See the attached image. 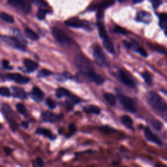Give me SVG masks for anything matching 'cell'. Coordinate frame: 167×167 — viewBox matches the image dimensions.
Instances as JSON below:
<instances>
[{
	"label": "cell",
	"instance_id": "47",
	"mask_svg": "<svg viewBox=\"0 0 167 167\" xmlns=\"http://www.w3.org/2000/svg\"><path fill=\"white\" fill-rule=\"evenodd\" d=\"M161 91L164 94H165L166 95H167V90H162Z\"/></svg>",
	"mask_w": 167,
	"mask_h": 167
},
{
	"label": "cell",
	"instance_id": "37",
	"mask_svg": "<svg viewBox=\"0 0 167 167\" xmlns=\"http://www.w3.org/2000/svg\"><path fill=\"white\" fill-rule=\"evenodd\" d=\"M114 32L121 35H125L127 33V31L124 28L120 27V26H116L114 29Z\"/></svg>",
	"mask_w": 167,
	"mask_h": 167
},
{
	"label": "cell",
	"instance_id": "18",
	"mask_svg": "<svg viewBox=\"0 0 167 167\" xmlns=\"http://www.w3.org/2000/svg\"><path fill=\"white\" fill-rule=\"evenodd\" d=\"M13 91V97L20 99H25L26 98V94L25 91L20 87H12Z\"/></svg>",
	"mask_w": 167,
	"mask_h": 167
},
{
	"label": "cell",
	"instance_id": "31",
	"mask_svg": "<svg viewBox=\"0 0 167 167\" xmlns=\"http://www.w3.org/2000/svg\"><path fill=\"white\" fill-rule=\"evenodd\" d=\"M16 110L19 113H20L22 115H26L27 114V109H26V107L22 103H18L16 104Z\"/></svg>",
	"mask_w": 167,
	"mask_h": 167
},
{
	"label": "cell",
	"instance_id": "28",
	"mask_svg": "<svg viewBox=\"0 0 167 167\" xmlns=\"http://www.w3.org/2000/svg\"><path fill=\"white\" fill-rule=\"evenodd\" d=\"M0 19L9 23H12L14 22V17L5 12H2L0 14Z\"/></svg>",
	"mask_w": 167,
	"mask_h": 167
},
{
	"label": "cell",
	"instance_id": "41",
	"mask_svg": "<svg viewBox=\"0 0 167 167\" xmlns=\"http://www.w3.org/2000/svg\"><path fill=\"white\" fill-rule=\"evenodd\" d=\"M69 129H70V132H71V133L69 134V137H71V135H72L73 134H74V132L76 131V127H75V125H74V124L70 125Z\"/></svg>",
	"mask_w": 167,
	"mask_h": 167
},
{
	"label": "cell",
	"instance_id": "38",
	"mask_svg": "<svg viewBox=\"0 0 167 167\" xmlns=\"http://www.w3.org/2000/svg\"><path fill=\"white\" fill-rule=\"evenodd\" d=\"M152 6L154 9H157L162 3V0H151Z\"/></svg>",
	"mask_w": 167,
	"mask_h": 167
},
{
	"label": "cell",
	"instance_id": "49",
	"mask_svg": "<svg viewBox=\"0 0 167 167\" xmlns=\"http://www.w3.org/2000/svg\"><path fill=\"white\" fill-rule=\"evenodd\" d=\"M3 129V125L2 124H0V130H2Z\"/></svg>",
	"mask_w": 167,
	"mask_h": 167
},
{
	"label": "cell",
	"instance_id": "22",
	"mask_svg": "<svg viewBox=\"0 0 167 167\" xmlns=\"http://www.w3.org/2000/svg\"><path fill=\"white\" fill-rule=\"evenodd\" d=\"M115 0H103V2H101L98 5V11L104 12L105 9L108 8V7L112 5L114 3Z\"/></svg>",
	"mask_w": 167,
	"mask_h": 167
},
{
	"label": "cell",
	"instance_id": "26",
	"mask_svg": "<svg viewBox=\"0 0 167 167\" xmlns=\"http://www.w3.org/2000/svg\"><path fill=\"white\" fill-rule=\"evenodd\" d=\"M25 34L26 35L28 38L33 41H37L39 39V36L38 35L34 32L33 30L29 28H26L25 29Z\"/></svg>",
	"mask_w": 167,
	"mask_h": 167
},
{
	"label": "cell",
	"instance_id": "14",
	"mask_svg": "<svg viewBox=\"0 0 167 167\" xmlns=\"http://www.w3.org/2000/svg\"><path fill=\"white\" fill-rule=\"evenodd\" d=\"M41 119L43 122L47 123H54L58 120V116L53 112L46 111L41 114Z\"/></svg>",
	"mask_w": 167,
	"mask_h": 167
},
{
	"label": "cell",
	"instance_id": "21",
	"mask_svg": "<svg viewBox=\"0 0 167 167\" xmlns=\"http://www.w3.org/2000/svg\"><path fill=\"white\" fill-rule=\"evenodd\" d=\"M24 65L26 68L29 71H34L38 68V64L33 60H31L29 59H26L24 60Z\"/></svg>",
	"mask_w": 167,
	"mask_h": 167
},
{
	"label": "cell",
	"instance_id": "39",
	"mask_svg": "<svg viewBox=\"0 0 167 167\" xmlns=\"http://www.w3.org/2000/svg\"><path fill=\"white\" fill-rule=\"evenodd\" d=\"M36 162L39 167H44L45 165V162L41 157H37L36 159Z\"/></svg>",
	"mask_w": 167,
	"mask_h": 167
},
{
	"label": "cell",
	"instance_id": "7",
	"mask_svg": "<svg viewBox=\"0 0 167 167\" xmlns=\"http://www.w3.org/2000/svg\"><path fill=\"white\" fill-rule=\"evenodd\" d=\"M94 56L98 64L101 65H107V60L101 48L98 45H95L93 46Z\"/></svg>",
	"mask_w": 167,
	"mask_h": 167
},
{
	"label": "cell",
	"instance_id": "27",
	"mask_svg": "<svg viewBox=\"0 0 167 167\" xmlns=\"http://www.w3.org/2000/svg\"><path fill=\"white\" fill-rule=\"evenodd\" d=\"M148 46H150V48L152 50H155L157 52H159V53H161V54H166V51L165 48H164L161 45H155H155L154 44H150V45H149Z\"/></svg>",
	"mask_w": 167,
	"mask_h": 167
},
{
	"label": "cell",
	"instance_id": "11",
	"mask_svg": "<svg viewBox=\"0 0 167 167\" xmlns=\"http://www.w3.org/2000/svg\"><path fill=\"white\" fill-rule=\"evenodd\" d=\"M65 24L74 28H90L89 25L87 22L80 20L78 19H71L65 21Z\"/></svg>",
	"mask_w": 167,
	"mask_h": 167
},
{
	"label": "cell",
	"instance_id": "17",
	"mask_svg": "<svg viewBox=\"0 0 167 167\" xmlns=\"http://www.w3.org/2000/svg\"><path fill=\"white\" fill-rule=\"evenodd\" d=\"M45 94L43 92V91L39 88V87L35 86L32 91V97L36 101H41L43 100Z\"/></svg>",
	"mask_w": 167,
	"mask_h": 167
},
{
	"label": "cell",
	"instance_id": "34",
	"mask_svg": "<svg viewBox=\"0 0 167 167\" xmlns=\"http://www.w3.org/2000/svg\"><path fill=\"white\" fill-rule=\"evenodd\" d=\"M135 51L137 52V53L140 54L142 56L145 57V58H146V57H148V53L146 52V51L144 49V48H142V47H140V46H138L137 47V48H136Z\"/></svg>",
	"mask_w": 167,
	"mask_h": 167
},
{
	"label": "cell",
	"instance_id": "42",
	"mask_svg": "<svg viewBox=\"0 0 167 167\" xmlns=\"http://www.w3.org/2000/svg\"><path fill=\"white\" fill-rule=\"evenodd\" d=\"M12 149H11L10 148H9V147L4 148V152H5V153L7 156L10 155L12 153Z\"/></svg>",
	"mask_w": 167,
	"mask_h": 167
},
{
	"label": "cell",
	"instance_id": "30",
	"mask_svg": "<svg viewBox=\"0 0 167 167\" xmlns=\"http://www.w3.org/2000/svg\"><path fill=\"white\" fill-rule=\"evenodd\" d=\"M142 77L146 83L148 85L152 84V77L151 74L148 71H145L142 73Z\"/></svg>",
	"mask_w": 167,
	"mask_h": 167
},
{
	"label": "cell",
	"instance_id": "1",
	"mask_svg": "<svg viewBox=\"0 0 167 167\" xmlns=\"http://www.w3.org/2000/svg\"><path fill=\"white\" fill-rule=\"evenodd\" d=\"M147 103L167 122V103L156 92L150 91L146 95Z\"/></svg>",
	"mask_w": 167,
	"mask_h": 167
},
{
	"label": "cell",
	"instance_id": "3",
	"mask_svg": "<svg viewBox=\"0 0 167 167\" xmlns=\"http://www.w3.org/2000/svg\"><path fill=\"white\" fill-rule=\"evenodd\" d=\"M99 31V36L103 39V43L104 48L110 52L111 54H114V47L113 43L111 41V39L108 37L107 32L103 23L99 22L98 24Z\"/></svg>",
	"mask_w": 167,
	"mask_h": 167
},
{
	"label": "cell",
	"instance_id": "2",
	"mask_svg": "<svg viewBox=\"0 0 167 167\" xmlns=\"http://www.w3.org/2000/svg\"><path fill=\"white\" fill-rule=\"evenodd\" d=\"M74 62L80 73L89 78L91 74L95 73L93 65L90 60L84 55L79 54L76 56L74 59Z\"/></svg>",
	"mask_w": 167,
	"mask_h": 167
},
{
	"label": "cell",
	"instance_id": "12",
	"mask_svg": "<svg viewBox=\"0 0 167 167\" xmlns=\"http://www.w3.org/2000/svg\"><path fill=\"white\" fill-rule=\"evenodd\" d=\"M7 77L18 84H26L29 81V78L28 77L19 73H9L7 74Z\"/></svg>",
	"mask_w": 167,
	"mask_h": 167
},
{
	"label": "cell",
	"instance_id": "23",
	"mask_svg": "<svg viewBox=\"0 0 167 167\" xmlns=\"http://www.w3.org/2000/svg\"><path fill=\"white\" fill-rule=\"evenodd\" d=\"M90 79H91L92 81L94 82L97 85H101L104 82V78L99 75L97 73H96L95 72L93 73V74H91V77H90Z\"/></svg>",
	"mask_w": 167,
	"mask_h": 167
},
{
	"label": "cell",
	"instance_id": "8",
	"mask_svg": "<svg viewBox=\"0 0 167 167\" xmlns=\"http://www.w3.org/2000/svg\"><path fill=\"white\" fill-rule=\"evenodd\" d=\"M52 35L56 39V40L61 44H68L71 41V39L63 32L62 30H61L58 28H54L52 29Z\"/></svg>",
	"mask_w": 167,
	"mask_h": 167
},
{
	"label": "cell",
	"instance_id": "32",
	"mask_svg": "<svg viewBox=\"0 0 167 167\" xmlns=\"http://www.w3.org/2000/svg\"><path fill=\"white\" fill-rule=\"evenodd\" d=\"M0 95L4 97H10L11 96V91L9 89L6 87H0Z\"/></svg>",
	"mask_w": 167,
	"mask_h": 167
},
{
	"label": "cell",
	"instance_id": "10",
	"mask_svg": "<svg viewBox=\"0 0 167 167\" xmlns=\"http://www.w3.org/2000/svg\"><path fill=\"white\" fill-rule=\"evenodd\" d=\"M144 135L145 138H146L149 142L154 143L159 146H161L162 145V140L158 137L155 133H153L152 131L149 128H148V127H144Z\"/></svg>",
	"mask_w": 167,
	"mask_h": 167
},
{
	"label": "cell",
	"instance_id": "9",
	"mask_svg": "<svg viewBox=\"0 0 167 167\" xmlns=\"http://www.w3.org/2000/svg\"><path fill=\"white\" fill-rule=\"evenodd\" d=\"M0 38L2 39V40L6 43L9 44V45H11V46L14 47L15 48H17L20 50L24 51L26 50V47L23 43L20 42L18 39L15 37H7V36H1Z\"/></svg>",
	"mask_w": 167,
	"mask_h": 167
},
{
	"label": "cell",
	"instance_id": "35",
	"mask_svg": "<svg viewBox=\"0 0 167 167\" xmlns=\"http://www.w3.org/2000/svg\"><path fill=\"white\" fill-rule=\"evenodd\" d=\"M46 13H47L46 11L44 9H39L37 12V17L39 18V19L40 20L45 19Z\"/></svg>",
	"mask_w": 167,
	"mask_h": 167
},
{
	"label": "cell",
	"instance_id": "19",
	"mask_svg": "<svg viewBox=\"0 0 167 167\" xmlns=\"http://www.w3.org/2000/svg\"><path fill=\"white\" fill-rule=\"evenodd\" d=\"M83 111L86 114H95V115H99L101 113V108L96 106V105H87L83 108Z\"/></svg>",
	"mask_w": 167,
	"mask_h": 167
},
{
	"label": "cell",
	"instance_id": "24",
	"mask_svg": "<svg viewBox=\"0 0 167 167\" xmlns=\"http://www.w3.org/2000/svg\"><path fill=\"white\" fill-rule=\"evenodd\" d=\"M56 95L57 97L61 98L63 97H69L71 95V94L70 93V91L67 89L63 88V87H60V88L56 90Z\"/></svg>",
	"mask_w": 167,
	"mask_h": 167
},
{
	"label": "cell",
	"instance_id": "44",
	"mask_svg": "<svg viewBox=\"0 0 167 167\" xmlns=\"http://www.w3.org/2000/svg\"><path fill=\"white\" fill-rule=\"evenodd\" d=\"M155 167H167V165L161 163V162H157L155 165Z\"/></svg>",
	"mask_w": 167,
	"mask_h": 167
},
{
	"label": "cell",
	"instance_id": "40",
	"mask_svg": "<svg viewBox=\"0 0 167 167\" xmlns=\"http://www.w3.org/2000/svg\"><path fill=\"white\" fill-rule=\"evenodd\" d=\"M2 65L3 67L5 69H11V67L9 66V62L6 60H3L2 61Z\"/></svg>",
	"mask_w": 167,
	"mask_h": 167
},
{
	"label": "cell",
	"instance_id": "46",
	"mask_svg": "<svg viewBox=\"0 0 167 167\" xmlns=\"http://www.w3.org/2000/svg\"><path fill=\"white\" fill-rule=\"evenodd\" d=\"M164 33L165 34V36H167V25L165 26V28H164Z\"/></svg>",
	"mask_w": 167,
	"mask_h": 167
},
{
	"label": "cell",
	"instance_id": "48",
	"mask_svg": "<svg viewBox=\"0 0 167 167\" xmlns=\"http://www.w3.org/2000/svg\"><path fill=\"white\" fill-rule=\"evenodd\" d=\"M118 2H124L125 1H127V0H118Z\"/></svg>",
	"mask_w": 167,
	"mask_h": 167
},
{
	"label": "cell",
	"instance_id": "45",
	"mask_svg": "<svg viewBox=\"0 0 167 167\" xmlns=\"http://www.w3.org/2000/svg\"><path fill=\"white\" fill-rule=\"evenodd\" d=\"M133 1L134 4H137V3H140L142 2H143V0H133Z\"/></svg>",
	"mask_w": 167,
	"mask_h": 167
},
{
	"label": "cell",
	"instance_id": "6",
	"mask_svg": "<svg viewBox=\"0 0 167 167\" xmlns=\"http://www.w3.org/2000/svg\"><path fill=\"white\" fill-rule=\"evenodd\" d=\"M8 3L25 14H28L31 11L30 4L26 0H8Z\"/></svg>",
	"mask_w": 167,
	"mask_h": 167
},
{
	"label": "cell",
	"instance_id": "13",
	"mask_svg": "<svg viewBox=\"0 0 167 167\" xmlns=\"http://www.w3.org/2000/svg\"><path fill=\"white\" fill-rule=\"evenodd\" d=\"M118 77H119L121 82L126 86L131 87V88H133V87H135L134 82L131 80V78L123 70H120L119 73H118Z\"/></svg>",
	"mask_w": 167,
	"mask_h": 167
},
{
	"label": "cell",
	"instance_id": "33",
	"mask_svg": "<svg viewBox=\"0 0 167 167\" xmlns=\"http://www.w3.org/2000/svg\"><path fill=\"white\" fill-rule=\"evenodd\" d=\"M52 74V72H50V71H48V70L42 69V70H41L40 71H39V73L38 74V77L39 78L46 77L49 76L50 74Z\"/></svg>",
	"mask_w": 167,
	"mask_h": 167
},
{
	"label": "cell",
	"instance_id": "4",
	"mask_svg": "<svg viewBox=\"0 0 167 167\" xmlns=\"http://www.w3.org/2000/svg\"><path fill=\"white\" fill-rule=\"evenodd\" d=\"M118 98L127 111L131 113H135L137 112V107H136L134 101L129 97L119 94H118Z\"/></svg>",
	"mask_w": 167,
	"mask_h": 167
},
{
	"label": "cell",
	"instance_id": "5",
	"mask_svg": "<svg viewBox=\"0 0 167 167\" xmlns=\"http://www.w3.org/2000/svg\"><path fill=\"white\" fill-rule=\"evenodd\" d=\"M3 113L5 116V118L7 122L9 124L10 128L12 130V131H15L17 130L19 127V125L15 120V118L13 114L12 111H11V108L7 104H4L3 107Z\"/></svg>",
	"mask_w": 167,
	"mask_h": 167
},
{
	"label": "cell",
	"instance_id": "16",
	"mask_svg": "<svg viewBox=\"0 0 167 167\" xmlns=\"http://www.w3.org/2000/svg\"><path fill=\"white\" fill-rule=\"evenodd\" d=\"M120 120L121 124L124 125L127 129L133 130V124L134 122L132 118L128 115H123L121 116Z\"/></svg>",
	"mask_w": 167,
	"mask_h": 167
},
{
	"label": "cell",
	"instance_id": "43",
	"mask_svg": "<svg viewBox=\"0 0 167 167\" xmlns=\"http://www.w3.org/2000/svg\"><path fill=\"white\" fill-rule=\"evenodd\" d=\"M21 126L24 127V129H28L29 127V124L27 121H22L21 123Z\"/></svg>",
	"mask_w": 167,
	"mask_h": 167
},
{
	"label": "cell",
	"instance_id": "36",
	"mask_svg": "<svg viewBox=\"0 0 167 167\" xmlns=\"http://www.w3.org/2000/svg\"><path fill=\"white\" fill-rule=\"evenodd\" d=\"M46 103L47 104V106L49 107L50 109H54L56 107V103L52 99L48 98L46 100Z\"/></svg>",
	"mask_w": 167,
	"mask_h": 167
},
{
	"label": "cell",
	"instance_id": "29",
	"mask_svg": "<svg viewBox=\"0 0 167 167\" xmlns=\"http://www.w3.org/2000/svg\"><path fill=\"white\" fill-rule=\"evenodd\" d=\"M159 25L161 28H165V26L167 25V14L166 13H161L159 15Z\"/></svg>",
	"mask_w": 167,
	"mask_h": 167
},
{
	"label": "cell",
	"instance_id": "20",
	"mask_svg": "<svg viewBox=\"0 0 167 167\" xmlns=\"http://www.w3.org/2000/svg\"><path fill=\"white\" fill-rule=\"evenodd\" d=\"M137 20L139 22H142L148 23L152 19V16L148 12H140L138 14Z\"/></svg>",
	"mask_w": 167,
	"mask_h": 167
},
{
	"label": "cell",
	"instance_id": "15",
	"mask_svg": "<svg viewBox=\"0 0 167 167\" xmlns=\"http://www.w3.org/2000/svg\"><path fill=\"white\" fill-rule=\"evenodd\" d=\"M36 133L39 135H42L43 137L48 138L50 140H54L56 138V135L52 133L50 130L46 128H38L36 130Z\"/></svg>",
	"mask_w": 167,
	"mask_h": 167
},
{
	"label": "cell",
	"instance_id": "25",
	"mask_svg": "<svg viewBox=\"0 0 167 167\" xmlns=\"http://www.w3.org/2000/svg\"><path fill=\"white\" fill-rule=\"evenodd\" d=\"M104 97L110 105L113 107L115 106L116 103V98L113 94L111 93H104Z\"/></svg>",
	"mask_w": 167,
	"mask_h": 167
}]
</instances>
